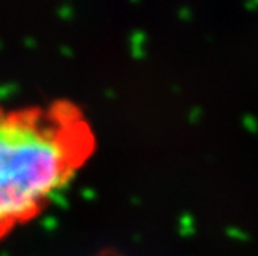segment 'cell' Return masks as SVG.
I'll use <instances>...</instances> for the list:
<instances>
[{"mask_svg":"<svg viewBox=\"0 0 258 256\" xmlns=\"http://www.w3.org/2000/svg\"><path fill=\"white\" fill-rule=\"evenodd\" d=\"M95 150L78 107L0 108V239L37 218Z\"/></svg>","mask_w":258,"mask_h":256,"instance_id":"1","label":"cell"}]
</instances>
